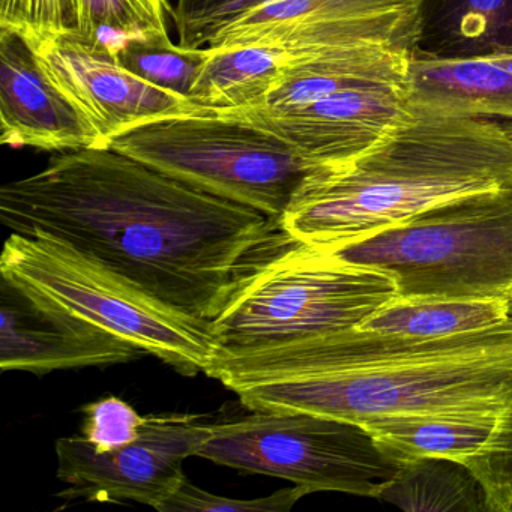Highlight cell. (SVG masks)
Here are the masks:
<instances>
[{"instance_id":"1","label":"cell","mask_w":512,"mask_h":512,"mask_svg":"<svg viewBox=\"0 0 512 512\" xmlns=\"http://www.w3.org/2000/svg\"><path fill=\"white\" fill-rule=\"evenodd\" d=\"M11 233L88 254L170 307L212 322L280 220L178 181L115 149L62 152L0 188Z\"/></svg>"},{"instance_id":"2","label":"cell","mask_w":512,"mask_h":512,"mask_svg":"<svg viewBox=\"0 0 512 512\" xmlns=\"http://www.w3.org/2000/svg\"><path fill=\"white\" fill-rule=\"evenodd\" d=\"M206 374L248 410H295L359 425L377 416L503 415L512 406V319L448 338L353 328L220 350Z\"/></svg>"},{"instance_id":"3","label":"cell","mask_w":512,"mask_h":512,"mask_svg":"<svg viewBox=\"0 0 512 512\" xmlns=\"http://www.w3.org/2000/svg\"><path fill=\"white\" fill-rule=\"evenodd\" d=\"M511 184L508 128L409 103L406 118L373 148L311 169L280 227L293 241L326 250L370 238L449 200Z\"/></svg>"},{"instance_id":"4","label":"cell","mask_w":512,"mask_h":512,"mask_svg":"<svg viewBox=\"0 0 512 512\" xmlns=\"http://www.w3.org/2000/svg\"><path fill=\"white\" fill-rule=\"evenodd\" d=\"M311 248L391 272L400 299L512 302V184L449 200L370 238Z\"/></svg>"},{"instance_id":"5","label":"cell","mask_w":512,"mask_h":512,"mask_svg":"<svg viewBox=\"0 0 512 512\" xmlns=\"http://www.w3.org/2000/svg\"><path fill=\"white\" fill-rule=\"evenodd\" d=\"M397 296L391 272L338 262L280 232L238 278L211 329L220 350L277 346L358 328Z\"/></svg>"},{"instance_id":"6","label":"cell","mask_w":512,"mask_h":512,"mask_svg":"<svg viewBox=\"0 0 512 512\" xmlns=\"http://www.w3.org/2000/svg\"><path fill=\"white\" fill-rule=\"evenodd\" d=\"M0 274L22 281L185 376L206 374L220 353L211 322L170 307L55 239L11 233L0 257Z\"/></svg>"},{"instance_id":"7","label":"cell","mask_w":512,"mask_h":512,"mask_svg":"<svg viewBox=\"0 0 512 512\" xmlns=\"http://www.w3.org/2000/svg\"><path fill=\"white\" fill-rule=\"evenodd\" d=\"M107 146L191 187L278 220L314 169L281 137L209 110L140 125Z\"/></svg>"},{"instance_id":"8","label":"cell","mask_w":512,"mask_h":512,"mask_svg":"<svg viewBox=\"0 0 512 512\" xmlns=\"http://www.w3.org/2000/svg\"><path fill=\"white\" fill-rule=\"evenodd\" d=\"M196 457L244 475L287 479L310 493L373 499L401 466L361 425L295 410H251L215 424Z\"/></svg>"},{"instance_id":"9","label":"cell","mask_w":512,"mask_h":512,"mask_svg":"<svg viewBox=\"0 0 512 512\" xmlns=\"http://www.w3.org/2000/svg\"><path fill=\"white\" fill-rule=\"evenodd\" d=\"M427 0H232L194 26L191 49L257 46L289 56L353 46L413 53Z\"/></svg>"},{"instance_id":"10","label":"cell","mask_w":512,"mask_h":512,"mask_svg":"<svg viewBox=\"0 0 512 512\" xmlns=\"http://www.w3.org/2000/svg\"><path fill=\"white\" fill-rule=\"evenodd\" d=\"M214 425L199 416H146L140 436L115 451L100 452L83 436L56 440L58 478L65 499L133 500L158 509L185 478L182 464L196 457Z\"/></svg>"},{"instance_id":"11","label":"cell","mask_w":512,"mask_h":512,"mask_svg":"<svg viewBox=\"0 0 512 512\" xmlns=\"http://www.w3.org/2000/svg\"><path fill=\"white\" fill-rule=\"evenodd\" d=\"M31 50L47 79L97 130L104 146L149 122L208 112L122 67L106 43L65 32Z\"/></svg>"},{"instance_id":"12","label":"cell","mask_w":512,"mask_h":512,"mask_svg":"<svg viewBox=\"0 0 512 512\" xmlns=\"http://www.w3.org/2000/svg\"><path fill=\"white\" fill-rule=\"evenodd\" d=\"M142 349L103 326L0 274V368L43 374L107 367L139 358Z\"/></svg>"},{"instance_id":"13","label":"cell","mask_w":512,"mask_h":512,"mask_svg":"<svg viewBox=\"0 0 512 512\" xmlns=\"http://www.w3.org/2000/svg\"><path fill=\"white\" fill-rule=\"evenodd\" d=\"M295 146L314 167L344 163L364 154L409 113L407 86L364 85L284 109L229 110Z\"/></svg>"},{"instance_id":"14","label":"cell","mask_w":512,"mask_h":512,"mask_svg":"<svg viewBox=\"0 0 512 512\" xmlns=\"http://www.w3.org/2000/svg\"><path fill=\"white\" fill-rule=\"evenodd\" d=\"M0 127V142L10 148H106L97 130L47 79L31 47L7 31H0Z\"/></svg>"},{"instance_id":"15","label":"cell","mask_w":512,"mask_h":512,"mask_svg":"<svg viewBox=\"0 0 512 512\" xmlns=\"http://www.w3.org/2000/svg\"><path fill=\"white\" fill-rule=\"evenodd\" d=\"M407 101L452 115L490 119L512 133V74L490 56L439 58L415 50Z\"/></svg>"},{"instance_id":"16","label":"cell","mask_w":512,"mask_h":512,"mask_svg":"<svg viewBox=\"0 0 512 512\" xmlns=\"http://www.w3.org/2000/svg\"><path fill=\"white\" fill-rule=\"evenodd\" d=\"M500 416H377L362 422L361 427L400 463L425 457L466 463L487 448Z\"/></svg>"},{"instance_id":"17","label":"cell","mask_w":512,"mask_h":512,"mask_svg":"<svg viewBox=\"0 0 512 512\" xmlns=\"http://www.w3.org/2000/svg\"><path fill=\"white\" fill-rule=\"evenodd\" d=\"M206 49L208 56L188 98L209 112L260 106L280 82L290 59L271 47Z\"/></svg>"},{"instance_id":"18","label":"cell","mask_w":512,"mask_h":512,"mask_svg":"<svg viewBox=\"0 0 512 512\" xmlns=\"http://www.w3.org/2000/svg\"><path fill=\"white\" fill-rule=\"evenodd\" d=\"M418 52L479 58L512 50V0H437L422 16Z\"/></svg>"},{"instance_id":"19","label":"cell","mask_w":512,"mask_h":512,"mask_svg":"<svg viewBox=\"0 0 512 512\" xmlns=\"http://www.w3.org/2000/svg\"><path fill=\"white\" fill-rule=\"evenodd\" d=\"M377 499L407 512H490L487 493L475 472L449 458L425 457L401 463Z\"/></svg>"},{"instance_id":"20","label":"cell","mask_w":512,"mask_h":512,"mask_svg":"<svg viewBox=\"0 0 512 512\" xmlns=\"http://www.w3.org/2000/svg\"><path fill=\"white\" fill-rule=\"evenodd\" d=\"M512 319L509 301H439L395 298L359 329L409 338H448L485 331Z\"/></svg>"},{"instance_id":"21","label":"cell","mask_w":512,"mask_h":512,"mask_svg":"<svg viewBox=\"0 0 512 512\" xmlns=\"http://www.w3.org/2000/svg\"><path fill=\"white\" fill-rule=\"evenodd\" d=\"M167 0H64L67 32L89 41L109 44L124 38L169 37Z\"/></svg>"},{"instance_id":"22","label":"cell","mask_w":512,"mask_h":512,"mask_svg":"<svg viewBox=\"0 0 512 512\" xmlns=\"http://www.w3.org/2000/svg\"><path fill=\"white\" fill-rule=\"evenodd\" d=\"M122 67L140 79L188 97L208 49H191L175 44L170 37L124 38L107 44Z\"/></svg>"},{"instance_id":"23","label":"cell","mask_w":512,"mask_h":512,"mask_svg":"<svg viewBox=\"0 0 512 512\" xmlns=\"http://www.w3.org/2000/svg\"><path fill=\"white\" fill-rule=\"evenodd\" d=\"M311 494L305 487L283 488L271 496L253 500L229 499L215 496L191 484L187 478L173 491L172 496L157 509L160 512H289L302 497Z\"/></svg>"},{"instance_id":"24","label":"cell","mask_w":512,"mask_h":512,"mask_svg":"<svg viewBox=\"0 0 512 512\" xmlns=\"http://www.w3.org/2000/svg\"><path fill=\"white\" fill-rule=\"evenodd\" d=\"M464 464L484 485L490 512H512V406L500 416L487 448Z\"/></svg>"},{"instance_id":"25","label":"cell","mask_w":512,"mask_h":512,"mask_svg":"<svg viewBox=\"0 0 512 512\" xmlns=\"http://www.w3.org/2000/svg\"><path fill=\"white\" fill-rule=\"evenodd\" d=\"M83 413L86 415L83 437L100 454L134 442L140 436V428L146 418L118 397L101 398L89 403L83 407Z\"/></svg>"},{"instance_id":"26","label":"cell","mask_w":512,"mask_h":512,"mask_svg":"<svg viewBox=\"0 0 512 512\" xmlns=\"http://www.w3.org/2000/svg\"><path fill=\"white\" fill-rule=\"evenodd\" d=\"M0 31L19 35L35 49L67 32L64 0H0Z\"/></svg>"},{"instance_id":"27","label":"cell","mask_w":512,"mask_h":512,"mask_svg":"<svg viewBox=\"0 0 512 512\" xmlns=\"http://www.w3.org/2000/svg\"><path fill=\"white\" fill-rule=\"evenodd\" d=\"M229 2H232V0H176L170 17L175 23L179 40L185 37L194 26L199 25L203 19H206L209 14L214 13L218 8L229 4Z\"/></svg>"},{"instance_id":"28","label":"cell","mask_w":512,"mask_h":512,"mask_svg":"<svg viewBox=\"0 0 512 512\" xmlns=\"http://www.w3.org/2000/svg\"><path fill=\"white\" fill-rule=\"evenodd\" d=\"M490 58L493 59L494 62H497L500 67L505 68L509 74H512V50H509V52L494 53V55H490Z\"/></svg>"}]
</instances>
